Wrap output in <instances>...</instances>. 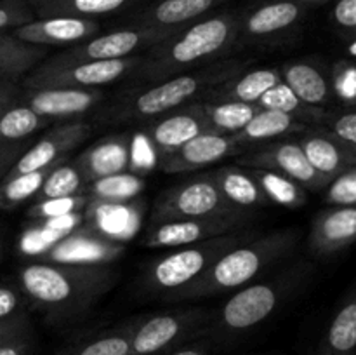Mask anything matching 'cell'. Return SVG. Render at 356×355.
Wrapping results in <instances>:
<instances>
[{
    "instance_id": "1",
    "label": "cell",
    "mask_w": 356,
    "mask_h": 355,
    "mask_svg": "<svg viewBox=\"0 0 356 355\" xmlns=\"http://www.w3.org/2000/svg\"><path fill=\"white\" fill-rule=\"evenodd\" d=\"M28 306L40 312L51 326L83 319L117 284L118 274L106 265L37 261L17 271Z\"/></svg>"
},
{
    "instance_id": "2",
    "label": "cell",
    "mask_w": 356,
    "mask_h": 355,
    "mask_svg": "<svg viewBox=\"0 0 356 355\" xmlns=\"http://www.w3.org/2000/svg\"><path fill=\"white\" fill-rule=\"evenodd\" d=\"M240 13L242 7L219 9L149 47L127 77L131 86H146L232 58L238 52Z\"/></svg>"
},
{
    "instance_id": "3",
    "label": "cell",
    "mask_w": 356,
    "mask_h": 355,
    "mask_svg": "<svg viewBox=\"0 0 356 355\" xmlns=\"http://www.w3.org/2000/svg\"><path fill=\"white\" fill-rule=\"evenodd\" d=\"M249 61L226 58L146 86H129L104 111L110 122H148L163 113L202 101L205 94L247 68Z\"/></svg>"
},
{
    "instance_id": "4",
    "label": "cell",
    "mask_w": 356,
    "mask_h": 355,
    "mask_svg": "<svg viewBox=\"0 0 356 355\" xmlns=\"http://www.w3.org/2000/svg\"><path fill=\"white\" fill-rule=\"evenodd\" d=\"M313 265L296 261L277 274L263 275L257 281L236 289L219 308L212 310L205 336L219 345L233 343L266 322L294 292L308 282Z\"/></svg>"
},
{
    "instance_id": "5",
    "label": "cell",
    "mask_w": 356,
    "mask_h": 355,
    "mask_svg": "<svg viewBox=\"0 0 356 355\" xmlns=\"http://www.w3.org/2000/svg\"><path fill=\"white\" fill-rule=\"evenodd\" d=\"M301 240L298 228L259 233L249 242L222 254L200 278L181 291L165 296L167 303H184L235 292L263 277L271 267L289 260Z\"/></svg>"
},
{
    "instance_id": "6",
    "label": "cell",
    "mask_w": 356,
    "mask_h": 355,
    "mask_svg": "<svg viewBox=\"0 0 356 355\" xmlns=\"http://www.w3.org/2000/svg\"><path fill=\"white\" fill-rule=\"evenodd\" d=\"M259 235L254 226L214 237L204 242L184 246L146 265L141 274V291L163 299L200 278L228 251Z\"/></svg>"
},
{
    "instance_id": "7",
    "label": "cell",
    "mask_w": 356,
    "mask_h": 355,
    "mask_svg": "<svg viewBox=\"0 0 356 355\" xmlns=\"http://www.w3.org/2000/svg\"><path fill=\"white\" fill-rule=\"evenodd\" d=\"M211 315L205 306H181L132 317V355H162L205 336Z\"/></svg>"
},
{
    "instance_id": "8",
    "label": "cell",
    "mask_w": 356,
    "mask_h": 355,
    "mask_svg": "<svg viewBox=\"0 0 356 355\" xmlns=\"http://www.w3.org/2000/svg\"><path fill=\"white\" fill-rule=\"evenodd\" d=\"M308 7L294 0H259L242 7L236 49L277 47L302 26Z\"/></svg>"
},
{
    "instance_id": "9",
    "label": "cell",
    "mask_w": 356,
    "mask_h": 355,
    "mask_svg": "<svg viewBox=\"0 0 356 355\" xmlns=\"http://www.w3.org/2000/svg\"><path fill=\"white\" fill-rule=\"evenodd\" d=\"M249 214L232 207L212 181L211 174L190 178L167 188L153 202L149 221H179V219L211 218V216Z\"/></svg>"
},
{
    "instance_id": "10",
    "label": "cell",
    "mask_w": 356,
    "mask_h": 355,
    "mask_svg": "<svg viewBox=\"0 0 356 355\" xmlns=\"http://www.w3.org/2000/svg\"><path fill=\"white\" fill-rule=\"evenodd\" d=\"M176 31L177 30H174V28L124 26L103 35H94L87 40L72 45V47H66L65 51L45 59L49 63H56V65H68V63L131 58V56L143 54L149 47L165 40Z\"/></svg>"
},
{
    "instance_id": "11",
    "label": "cell",
    "mask_w": 356,
    "mask_h": 355,
    "mask_svg": "<svg viewBox=\"0 0 356 355\" xmlns=\"http://www.w3.org/2000/svg\"><path fill=\"white\" fill-rule=\"evenodd\" d=\"M141 63V54L108 61H82L56 65L47 59L19 80L23 89L42 87H101L127 79Z\"/></svg>"
},
{
    "instance_id": "12",
    "label": "cell",
    "mask_w": 356,
    "mask_h": 355,
    "mask_svg": "<svg viewBox=\"0 0 356 355\" xmlns=\"http://www.w3.org/2000/svg\"><path fill=\"white\" fill-rule=\"evenodd\" d=\"M236 166L277 171L301 184L306 191H323L330 183L329 178L313 167L296 138L250 146L236 157Z\"/></svg>"
},
{
    "instance_id": "13",
    "label": "cell",
    "mask_w": 356,
    "mask_h": 355,
    "mask_svg": "<svg viewBox=\"0 0 356 355\" xmlns=\"http://www.w3.org/2000/svg\"><path fill=\"white\" fill-rule=\"evenodd\" d=\"M252 221L254 214H236L155 223L145 233L141 244L146 247H153V249L184 247L252 226Z\"/></svg>"
},
{
    "instance_id": "14",
    "label": "cell",
    "mask_w": 356,
    "mask_h": 355,
    "mask_svg": "<svg viewBox=\"0 0 356 355\" xmlns=\"http://www.w3.org/2000/svg\"><path fill=\"white\" fill-rule=\"evenodd\" d=\"M211 131L204 104L202 101H195L145 122L141 134L145 136L160 162L163 157L170 155L174 150L183 146L190 139Z\"/></svg>"
},
{
    "instance_id": "15",
    "label": "cell",
    "mask_w": 356,
    "mask_h": 355,
    "mask_svg": "<svg viewBox=\"0 0 356 355\" xmlns=\"http://www.w3.org/2000/svg\"><path fill=\"white\" fill-rule=\"evenodd\" d=\"M106 93L101 87H42L23 89L17 101L47 120H75L96 108Z\"/></svg>"
},
{
    "instance_id": "16",
    "label": "cell",
    "mask_w": 356,
    "mask_h": 355,
    "mask_svg": "<svg viewBox=\"0 0 356 355\" xmlns=\"http://www.w3.org/2000/svg\"><path fill=\"white\" fill-rule=\"evenodd\" d=\"M90 131H92V125L80 120V118L56 125L47 134L42 136L35 145L28 146L26 152L16 160L7 176L33 173V171L45 169V167L58 166L59 162L66 160V157L80 143L89 138Z\"/></svg>"
},
{
    "instance_id": "17",
    "label": "cell",
    "mask_w": 356,
    "mask_h": 355,
    "mask_svg": "<svg viewBox=\"0 0 356 355\" xmlns=\"http://www.w3.org/2000/svg\"><path fill=\"white\" fill-rule=\"evenodd\" d=\"M247 148L240 146L232 136L219 132H204L174 150L159 162V169L165 174H183L218 164L229 157H238Z\"/></svg>"
},
{
    "instance_id": "18",
    "label": "cell",
    "mask_w": 356,
    "mask_h": 355,
    "mask_svg": "<svg viewBox=\"0 0 356 355\" xmlns=\"http://www.w3.org/2000/svg\"><path fill=\"white\" fill-rule=\"evenodd\" d=\"M233 0H155L129 13L127 26L179 28L222 9Z\"/></svg>"
},
{
    "instance_id": "19",
    "label": "cell",
    "mask_w": 356,
    "mask_h": 355,
    "mask_svg": "<svg viewBox=\"0 0 356 355\" xmlns=\"http://www.w3.org/2000/svg\"><path fill=\"white\" fill-rule=\"evenodd\" d=\"M101 31V24L97 19L76 16H49L35 17L33 21L10 30V33L19 40L44 47L54 45H72L80 44L87 38L94 37Z\"/></svg>"
},
{
    "instance_id": "20",
    "label": "cell",
    "mask_w": 356,
    "mask_h": 355,
    "mask_svg": "<svg viewBox=\"0 0 356 355\" xmlns=\"http://www.w3.org/2000/svg\"><path fill=\"white\" fill-rule=\"evenodd\" d=\"M294 138L305 150L313 167L330 181L356 166V146L341 139L323 125H309Z\"/></svg>"
},
{
    "instance_id": "21",
    "label": "cell",
    "mask_w": 356,
    "mask_h": 355,
    "mask_svg": "<svg viewBox=\"0 0 356 355\" xmlns=\"http://www.w3.org/2000/svg\"><path fill=\"white\" fill-rule=\"evenodd\" d=\"M356 242V205H332L313 218L308 246L315 256H332Z\"/></svg>"
},
{
    "instance_id": "22",
    "label": "cell",
    "mask_w": 356,
    "mask_h": 355,
    "mask_svg": "<svg viewBox=\"0 0 356 355\" xmlns=\"http://www.w3.org/2000/svg\"><path fill=\"white\" fill-rule=\"evenodd\" d=\"M131 146L132 138L129 134L106 136L80 153L73 164L79 167L87 183L125 173L131 167Z\"/></svg>"
},
{
    "instance_id": "23",
    "label": "cell",
    "mask_w": 356,
    "mask_h": 355,
    "mask_svg": "<svg viewBox=\"0 0 356 355\" xmlns=\"http://www.w3.org/2000/svg\"><path fill=\"white\" fill-rule=\"evenodd\" d=\"M282 82L289 89L312 106L327 108L332 101L334 93L330 86V77L325 70L309 59H294L280 66Z\"/></svg>"
},
{
    "instance_id": "24",
    "label": "cell",
    "mask_w": 356,
    "mask_h": 355,
    "mask_svg": "<svg viewBox=\"0 0 356 355\" xmlns=\"http://www.w3.org/2000/svg\"><path fill=\"white\" fill-rule=\"evenodd\" d=\"M209 174L225 200L238 211L254 214V211L270 204L249 167L236 166V164L221 166Z\"/></svg>"
},
{
    "instance_id": "25",
    "label": "cell",
    "mask_w": 356,
    "mask_h": 355,
    "mask_svg": "<svg viewBox=\"0 0 356 355\" xmlns=\"http://www.w3.org/2000/svg\"><path fill=\"white\" fill-rule=\"evenodd\" d=\"M282 82L280 70L275 66H261V68L242 70L236 75L229 77L222 84L209 90L202 101H243V103H257L271 87Z\"/></svg>"
},
{
    "instance_id": "26",
    "label": "cell",
    "mask_w": 356,
    "mask_h": 355,
    "mask_svg": "<svg viewBox=\"0 0 356 355\" xmlns=\"http://www.w3.org/2000/svg\"><path fill=\"white\" fill-rule=\"evenodd\" d=\"M132 319L117 326L80 334L63 345L54 355H132Z\"/></svg>"
},
{
    "instance_id": "27",
    "label": "cell",
    "mask_w": 356,
    "mask_h": 355,
    "mask_svg": "<svg viewBox=\"0 0 356 355\" xmlns=\"http://www.w3.org/2000/svg\"><path fill=\"white\" fill-rule=\"evenodd\" d=\"M309 125L305 122L298 120L292 115L284 113L278 110H268V108H261L252 120L233 134L232 138L238 143L243 148H250V146L263 145V143L275 141V139H284L287 136H298L305 132Z\"/></svg>"
},
{
    "instance_id": "28",
    "label": "cell",
    "mask_w": 356,
    "mask_h": 355,
    "mask_svg": "<svg viewBox=\"0 0 356 355\" xmlns=\"http://www.w3.org/2000/svg\"><path fill=\"white\" fill-rule=\"evenodd\" d=\"M313 355H356V287L341 301Z\"/></svg>"
},
{
    "instance_id": "29",
    "label": "cell",
    "mask_w": 356,
    "mask_h": 355,
    "mask_svg": "<svg viewBox=\"0 0 356 355\" xmlns=\"http://www.w3.org/2000/svg\"><path fill=\"white\" fill-rule=\"evenodd\" d=\"M49 47L19 40L10 31L0 33V80L17 82L47 58Z\"/></svg>"
},
{
    "instance_id": "30",
    "label": "cell",
    "mask_w": 356,
    "mask_h": 355,
    "mask_svg": "<svg viewBox=\"0 0 356 355\" xmlns=\"http://www.w3.org/2000/svg\"><path fill=\"white\" fill-rule=\"evenodd\" d=\"M143 0H47L33 7L37 17L76 16L96 19L99 16L132 9Z\"/></svg>"
},
{
    "instance_id": "31",
    "label": "cell",
    "mask_w": 356,
    "mask_h": 355,
    "mask_svg": "<svg viewBox=\"0 0 356 355\" xmlns=\"http://www.w3.org/2000/svg\"><path fill=\"white\" fill-rule=\"evenodd\" d=\"M249 169L270 204L287 209H299L308 200V191L291 178L271 169H261V167H249Z\"/></svg>"
},
{
    "instance_id": "32",
    "label": "cell",
    "mask_w": 356,
    "mask_h": 355,
    "mask_svg": "<svg viewBox=\"0 0 356 355\" xmlns=\"http://www.w3.org/2000/svg\"><path fill=\"white\" fill-rule=\"evenodd\" d=\"M209 125L219 134L233 136L242 131L254 115L261 110L257 103H243V101H202Z\"/></svg>"
},
{
    "instance_id": "33",
    "label": "cell",
    "mask_w": 356,
    "mask_h": 355,
    "mask_svg": "<svg viewBox=\"0 0 356 355\" xmlns=\"http://www.w3.org/2000/svg\"><path fill=\"white\" fill-rule=\"evenodd\" d=\"M143 190H145V180L141 174L129 173V171L99 178L87 183L86 187V194L89 195L90 200L108 202V204H124L141 195Z\"/></svg>"
},
{
    "instance_id": "34",
    "label": "cell",
    "mask_w": 356,
    "mask_h": 355,
    "mask_svg": "<svg viewBox=\"0 0 356 355\" xmlns=\"http://www.w3.org/2000/svg\"><path fill=\"white\" fill-rule=\"evenodd\" d=\"M261 108H268V110H278L284 113L292 115L298 120L305 122L306 125H322L325 120L327 108L312 106V104L305 103L299 100L287 84L278 82L277 86L271 87L266 94H263L259 101H257Z\"/></svg>"
},
{
    "instance_id": "35",
    "label": "cell",
    "mask_w": 356,
    "mask_h": 355,
    "mask_svg": "<svg viewBox=\"0 0 356 355\" xmlns=\"http://www.w3.org/2000/svg\"><path fill=\"white\" fill-rule=\"evenodd\" d=\"M49 122L51 120L16 100L0 113V145L26 141L35 132L49 125Z\"/></svg>"
},
{
    "instance_id": "36",
    "label": "cell",
    "mask_w": 356,
    "mask_h": 355,
    "mask_svg": "<svg viewBox=\"0 0 356 355\" xmlns=\"http://www.w3.org/2000/svg\"><path fill=\"white\" fill-rule=\"evenodd\" d=\"M52 167L33 171V173L16 174V176H6L0 181V209L13 211L30 198L37 197L44 184L45 178L51 173Z\"/></svg>"
},
{
    "instance_id": "37",
    "label": "cell",
    "mask_w": 356,
    "mask_h": 355,
    "mask_svg": "<svg viewBox=\"0 0 356 355\" xmlns=\"http://www.w3.org/2000/svg\"><path fill=\"white\" fill-rule=\"evenodd\" d=\"M86 187L87 181L83 174L79 171V167L73 162H70V160H63L58 166L52 167L51 173L47 174L37 195V200L86 194Z\"/></svg>"
},
{
    "instance_id": "38",
    "label": "cell",
    "mask_w": 356,
    "mask_h": 355,
    "mask_svg": "<svg viewBox=\"0 0 356 355\" xmlns=\"http://www.w3.org/2000/svg\"><path fill=\"white\" fill-rule=\"evenodd\" d=\"M90 204V197L87 194L72 195V197H56L35 200L33 205L28 209V218L38 219V221H54V219L70 218L76 212L87 209Z\"/></svg>"
},
{
    "instance_id": "39",
    "label": "cell",
    "mask_w": 356,
    "mask_h": 355,
    "mask_svg": "<svg viewBox=\"0 0 356 355\" xmlns=\"http://www.w3.org/2000/svg\"><path fill=\"white\" fill-rule=\"evenodd\" d=\"M330 86L334 96L346 103V106H356V63H336L330 73Z\"/></svg>"
},
{
    "instance_id": "40",
    "label": "cell",
    "mask_w": 356,
    "mask_h": 355,
    "mask_svg": "<svg viewBox=\"0 0 356 355\" xmlns=\"http://www.w3.org/2000/svg\"><path fill=\"white\" fill-rule=\"evenodd\" d=\"M323 191L327 204L356 205V166L334 178Z\"/></svg>"
},
{
    "instance_id": "41",
    "label": "cell",
    "mask_w": 356,
    "mask_h": 355,
    "mask_svg": "<svg viewBox=\"0 0 356 355\" xmlns=\"http://www.w3.org/2000/svg\"><path fill=\"white\" fill-rule=\"evenodd\" d=\"M322 125L339 136L341 139L356 146V106L327 110L325 120Z\"/></svg>"
},
{
    "instance_id": "42",
    "label": "cell",
    "mask_w": 356,
    "mask_h": 355,
    "mask_svg": "<svg viewBox=\"0 0 356 355\" xmlns=\"http://www.w3.org/2000/svg\"><path fill=\"white\" fill-rule=\"evenodd\" d=\"M35 13L30 6L19 0H0V33L14 30L35 19Z\"/></svg>"
},
{
    "instance_id": "43",
    "label": "cell",
    "mask_w": 356,
    "mask_h": 355,
    "mask_svg": "<svg viewBox=\"0 0 356 355\" xmlns=\"http://www.w3.org/2000/svg\"><path fill=\"white\" fill-rule=\"evenodd\" d=\"M28 301L19 287L10 284H0V322L26 313Z\"/></svg>"
},
{
    "instance_id": "44",
    "label": "cell",
    "mask_w": 356,
    "mask_h": 355,
    "mask_svg": "<svg viewBox=\"0 0 356 355\" xmlns=\"http://www.w3.org/2000/svg\"><path fill=\"white\" fill-rule=\"evenodd\" d=\"M330 21L341 35L356 38V0H337L330 10Z\"/></svg>"
},
{
    "instance_id": "45",
    "label": "cell",
    "mask_w": 356,
    "mask_h": 355,
    "mask_svg": "<svg viewBox=\"0 0 356 355\" xmlns=\"http://www.w3.org/2000/svg\"><path fill=\"white\" fill-rule=\"evenodd\" d=\"M30 143L21 141V143H10V145H0V181L9 174L16 160L23 155L28 150Z\"/></svg>"
},
{
    "instance_id": "46",
    "label": "cell",
    "mask_w": 356,
    "mask_h": 355,
    "mask_svg": "<svg viewBox=\"0 0 356 355\" xmlns=\"http://www.w3.org/2000/svg\"><path fill=\"white\" fill-rule=\"evenodd\" d=\"M28 331H33L31 329L30 319H28V313L14 317V319L6 320V322H0V347L7 343V341L14 340V338L28 333Z\"/></svg>"
},
{
    "instance_id": "47",
    "label": "cell",
    "mask_w": 356,
    "mask_h": 355,
    "mask_svg": "<svg viewBox=\"0 0 356 355\" xmlns=\"http://www.w3.org/2000/svg\"><path fill=\"white\" fill-rule=\"evenodd\" d=\"M35 354V336L33 331L21 334L14 340L7 341L0 347V355H33Z\"/></svg>"
},
{
    "instance_id": "48",
    "label": "cell",
    "mask_w": 356,
    "mask_h": 355,
    "mask_svg": "<svg viewBox=\"0 0 356 355\" xmlns=\"http://www.w3.org/2000/svg\"><path fill=\"white\" fill-rule=\"evenodd\" d=\"M216 343L209 336L197 338L193 341H188V343L181 345V347L174 348V350L167 352L162 355H212L216 350Z\"/></svg>"
},
{
    "instance_id": "49",
    "label": "cell",
    "mask_w": 356,
    "mask_h": 355,
    "mask_svg": "<svg viewBox=\"0 0 356 355\" xmlns=\"http://www.w3.org/2000/svg\"><path fill=\"white\" fill-rule=\"evenodd\" d=\"M21 86L17 82H9V80H0V106L14 103L19 96Z\"/></svg>"
},
{
    "instance_id": "50",
    "label": "cell",
    "mask_w": 356,
    "mask_h": 355,
    "mask_svg": "<svg viewBox=\"0 0 356 355\" xmlns=\"http://www.w3.org/2000/svg\"><path fill=\"white\" fill-rule=\"evenodd\" d=\"M294 2H299V3H302V6L309 7V6H318V3L329 2V0H294Z\"/></svg>"
},
{
    "instance_id": "51",
    "label": "cell",
    "mask_w": 356,
    "mask_h": 355,
    "mask_svg": "<svg viewBox=\"0 0 356 355\" xmlns=\"http://www.w3.org/2000/svg\"><path fill=\"white\" fill-rule=\"evenodd\" d=\"M19 2H23V3H33V7L35 6H40V3H44V2H47V0H19ZM33 7H31V9H33Z\"/></svg>"
},
{
    "instance_id": "52",
    "label": "cell",
    "mask_w": 356,
    "mask_h": 355,
    "mask_svg": "<svg viewBox=\"0 0 356 355\" xmlns=\"http://www.w3.org/2000/svg\"><path fill=\"white\" fill-rule=\"evenodd\" d=\"M10 104H13V103H10ZM7 106H9V104H7ZM7 106H0V113H2V111H3V110H6V108H7Z\"/></svg>"
},
{
    "instance_id": "53",
    "label": "cell",
    "mask_w": 356,
    "mask_h": 355,
    "mask_svg": "<svg viewBox=\"0 0 356 355\" xmlns=\"http://www.w3.org/2000/svg\"><path fill=\"white\" fill-rule=\"evenodd\" d=\"M0 256H2V249H0Z\"/></svg>"
}]
</instances>
